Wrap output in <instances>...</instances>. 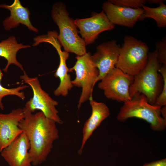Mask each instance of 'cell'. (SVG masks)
I'll return each instance as SVG.
<instances>
[{
    "label": "cell",
    "instance_id": "23",
    "mask_svg": "<svg viewBox=\"0 0 166 166\" xmlns=\"http://www.w3.org/2000/svg\"><path fill=\"white\" fill-rule=\"evenodd\" d=\"M142 166H166V159L144 164Z\"/></svg>",
    "mask_w": 166,
    "mask_h": 166
},
{
    "label": "cell",
    "instance_id": "5",
    "mask_svg": "<svg viewBox=\"0 0 166 166\" xmlns=\"http://www.w3.org/2000/svg\"><path fill=\"white\" fill-rule=\"evenodd\" d=\"M148 50L145 43L132 36H125L115 67L134 76L146 66Z\"/></svg>",
    "mask_w": 166,
    "mask_h": 166
},
{
    "label": "cell",
    "instance_id": "12",
    "mask_svg": "<svg viewBox=\"0 0 166 166\" xmlns=\"http://www.w3.org/2000/svg\"><path fill=\"white\" fill-rule=\"evenodd\" d=\"M24 116L21 108L8 114L0 113V152L23 132L18 124Z\"/></svg>",
    "mask_w": 166,
    "mask_h": 166
},
{
    "label": "cell",
    "instance_id": "25",
    "mask_svg": "<svg viewBox=\"0 0 166 166\" xmlns=\"http://www.w3.org/2000/svg\"><path fill=\"white\" fill-rule=\"evenodd\" d=\"M165 0H147V2L149 4H159L164 2Z\"/></svg>",
    "mask_w": 166,
    "mask_h": 166
},
{
    "label": "cell",
    "instance_id": "1",
    "mask_svg": "<svg viewBox=\"0 0 166 166\" xmlns=\"http://www.w3.org/2000/svg\"><path fill=\"white\" fill-rule=\"evenodd\" d=\"M22 109L25 116L18 127L28 139L31 164L36 166L46 160L53 142L59 138V131L56 123L46 117L42 112L33 114Z\"/></svg>",
    "mask_w": 166,
    "mask_h": 166
},
{
    "label": "cell",
    "instance_id": "10",
    "mask_svg": "<svg viewBox=\"0 0 166 166\" xmlns=\"http://www.w3.org/2000/svg\"><path fill=\"white\" fill-rule=\"evenodd\" d=\"M121 46L115 40L102 43L97 46L96 52L91 56L92 60L99 72L96 83L115 67Z\"/></svg>",
    "mask_w": 166,
    "mask_h": 166
},
{
    "label": "cell",
    "instance_id": "20",
    "mask_svg": "<svg viewBox=\"0 0 166 166\" xmlns=\"http://www.w3.org/2000/svg\"><path fill=\"white\" fill-rule=\"evenodd\" d=\"M158 72L162 76L163 83L161 92L156 98L155 104L161 107L166 105V65L160 67Z\"/></svg>",
    "mask_w": 166,
    "mask_h": 166
},
{
    "label": "cell",
    "instance_id": "15",
    "mask_svg": "<svg viewBox=\"0 0 166 166\" xmlns=\"http://www.w3.org/2000/svg\"><path fill=\"white\" fill-rule=\"evenodd\" d=\"M89 100L92 108V113L83 128L81 144L78 152L80 155L81 154L85 144L93 132L110 114L108 107L104 103L97 102L93 99V97L90 98Z\"/></svg>",
    "mask_w": 166,
    "mask_h": 166
},
{
    "label": "cell",
    "instance_id": "21",
    "mask_svg": "<svg viewBox=\"0 0 166 166\" xmlns=\"http://www.w3.org/2000/svg\"><path fill=\"white\" fill-rule=\"evenodd\" d=\"M117 6L134 9L142 8L146 3L147 0H109Z\"/></svg>",
    "mask_w": 166,
    "mask_h": 166
},
{
    "label": "cell",
    "instance_id": "4",
    "mask_svg": "<svg viewBox=\"0 0 166 166\" xmlns=\"http://www.w3.org/2000/svg\"><path fill=\"white\" fill-rule=\"evenodd\" d=\"M156 49L148 53L147 64L145 67L134 76L129 88L132 98L136 94H142L151 104H155L160 90V80L158 73L160 67Z\"/></svg>",
    "mask_w": 166,
    "mask_h": 166
},
{
    "label": "cell",
    "instance_id": "13",
    "mask_svg": "<svg viewBox=\"0 0 166 166\" xmlns=\"http://www.w3.org/2000/svg\"><path fill=\"white\" fill-rule=\"evenodd\" d=\"M102 8L112 23L128 27L135 25L144 11L142 8L134 9L117 6L109 0L103 3Z\"/></svg>",
    "mask_w": 166,
    "mask_h": 166
},
{
    "label": "cell",
    "instance_id": "6",
    "mask_svg": "<svg viewBox=\"0 0 166 166\" xmlns=\"http://www.w3.org/2000/svg\"><path fill=\"white\" fill-rule=\"evenodd\" d=\"M89 52L81 56H77L74 65L69 68V71H75L76 77L72 80L73 86L81 88L77 108L79 109L82 104L92 97L94 86L99 74V70L93 64Z\"/></svg>",
    "mask_w": 166,
    "mask_h": 166
},
{
    "label": "cell",
    "instance_id": "9",
    "mask_svg": "<svg viewBox=\"0 0 166 166\" xmlns=\"http://www.w3.org/2000/svg\"><path fill=\"white\" fill-rule=\"evenodd\" d=\"M74 22L86 45L93 43L101 33L112 30L115 26L103 10L95 13L89 18H77Z\"/></svg>",
    "mask_w": 166,
    "mask_h": 166
},
{
    "label": "cell",
    "instance_id": "8",
    "mask_svg": "<svg viewBox=\"0 0 166 166\" xmlns=\"http://www.w3.org/2000/svg\"><path fill=\"white\" fill-rule=\"evenodd\" d=\"M134 78L115 67L101 80L98 87L103 91L107 98L126 102L132 99L129 88Z\"/></svg>",
    "mask_w": 166,
    "mask_h": 166
},
{
    "label": "cell",
    "instance_id": "3",
    "mask_svg": "<svg viewBox=\"0 0 166 166\" xmlns=\"http://www.w3.org/2000/svg\"><path fill=\"white\" fill-rule=\"evenodd\" d=\"M161 109L160 106L149 103L144 95L138 93L124 103L117 118L121 121L132 117L141 119L148 123L152 130L162 131L166 128V120L161 116Z\"/></svg>",
    "mask_w": 166,
    "mask_h": 166
},
{
    "label": "cell",
    "instance_id": "22",
    "mask_svg": "<svg viewBox=\"0 0 166 166\" xmlns=\"http://www.w3.org/2000/svg\"><path fill=\"white\" fill-rule=\"evenodd\" d=\"M157 50V58L160 64L166 65V38L164 37L162 41L155 44Z\"/></svg>",
    "mask_w": 166,
    "mask_h": 166
},
{
    "label": "cell",
    "instance_id": "17",
    "mask_svg": "<svg viewBox=\"0 0 166 166\" xmlns=\"http://www.w3.org/2000/svg\"><path fill=\"white\" fill-rule=\"evenodd\" d=\"M30 47L29 45L18 43L16 38L14 36H10L7 39L2 40L0 42V57L5 58L7 61L6 66L3 69V71L7 73L11 64H14L23 71H24L22 65L17 59V53L21 49Z\"/></svg>",
    "mask_w": 166,
    "mask_h": 166
},
{
    "label": "cell",
    "instance_id": "19",
    "mask_svg": "<svg viewBox=\"0 0 166 166\" xmlns=\"http://www.w3.org/2000/svg\"><path fill=\"white\" fill-rule=\"evenodd\" d=\"M3 76V74L0 68V108L2 110L4 109V106L2 102L3 98L7 95H15L24 100L25 98V93L21 91L24 89L29 87V86L22 84L18 87L12 88H7L3 87L1 83V81Z\"/></svg>",
    "mask_w": 166,
    "mask_h": 166
},
{
    "label": "cell",
    "instance_id": "14",
    "mask_svg": "<svg viewBox=\"0 0 166 166\" xmlns=\"http://www.w3.org/2000/svg\"><path fill=\"white\" fill-rule=\"evenodd\" d=\"M48 43L51 44L56 50L60 59L59 66L54 76L56 78H58L60 82L58 87L54 90L53 93L55 96L65 97L73 86L72 83L70 75L68 73L70 72L69 69L68 68L66 63L69 58V53L62 50L61 46L56 36L50 38L48 41Z\"/></svg>",
    "mask_w": 166,
    "mask_h": 166
},
{
    "label": "cell",
    "instance_id": "7",
    "mask_svg": "<svg viewBox=\"0 0 166 166\" xmlns=\"http://www.w3.org/2000/svg\"><path fill=\"white\" fill-rule=\"evenodd\" d=\"M23 74L20 78L30 85L32 89L33 96L26 103L23 109L33 113L36 110H39L47 118L59 124L63 123L58 115V111L56 108L58 102L54 100L41 86L37 77H29L26 72L23 71Z\"/></svg>",
    "mask_w": 166,
    "mask_h": 166
},
{
    "label": "cell",
    "instance_id": "2",
    "mask_svg": "<svg viewBox=\"0 0 166 166\" xmlns=\"http://www.w3.org/2000/svg\"><path fill=\"white\" fill-rule=\"evenodd\" d=\"M51 17L58 27V39L64 51L81 56L86 52V45L78 35L79 31L74 20L69 17L65 5L62 2L54 4L51 10Z\"/></svg>",
    "mask_w": 166,
    "mask_h": 166
},
{
    "label": "cell",
    "instance_id": "16",
    "mask_svg": "<svg viewBox=\"0 0 166 166\" xmlns=\"http://www.w3.org/2000/svg\"><path fill=\"white\" fill-rule=\"evenodd\" d=\"M0 8L6 9L10 11V16L2 22L3 26L6 30H10L21 24L26 26L31 31L38 32V30L32 25L30 21L29 9L23 6L19 0H14L11 5L0 4Z\"/></svg>",
    "mask_w": 166,
    "mask_h": 166
},
{
    "label": "cell",
    "instance_id": "11",
    "mask_svg": "<svg viewBox=\"0 0 166 166\" xmlns=\"http://www.w3.org/2000/svg\"><path fill=\"white\" fill-rule=\"evenodd\" d=\"M30 145L24 131L1 152V155L10 166H31L29 152Z\"/></svg>",
    "mask_w": 166,
    "mask_h": 166
},
{
    "label": "cell",
    "instance_id": "18",
    "mask_svg": "<svg viewBox=\"0 0 166 166\" xmlns=\"http://www.w3.org/2000/svg\"><path fill=\"white\" fill-rule=\"evenodd\" d=\"M142 8L144 11L138 20L142 21L147 18H152L156 21L159 28L166 27V5L164 2L157 7L152 8L143 5Z\"/></svg>",
    "mask_w": 166,
    "mask_h": 166
},
{
    "label": "cell",
    "instance_id": "26",
    "mask_svg": "<svg viewBox=\"0 0 166 166\" xmlns=\"http://www.w3.org/2000/svg\"></svg>",
    "mask_w": 166,
    "mask_h": 166
},
{
    "label": "cell",
    "instance_id": "24",
    "mask_svg": "<svg viewBox=\"0 0 166 166\" xmlns=\"http://www.w3.org/2000/svg\"><path fill=\"white\" fill-rule=\"evenodd\" d=\"M161 114L162 117L166 120V106H163L162 108L161 109Z\"/></svg>",
    "mask_w": 166,
    "mask_h": 166
}]
</instances>
